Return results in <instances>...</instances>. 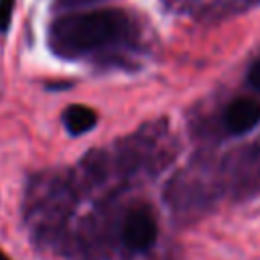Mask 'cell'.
Instances as JSON below:
<instances>
[{
    "label": "cell",
    "instance_id": "obj_1",
    "mask_svg": "<svg viewBox=\"0 0 260 260\" xmlns=\"http://www.w3.org/2000/svg\"><path fill=\"white\" fill-rule=\"evenodd\" d=\"M128 30V18L118 10L69 14L53 22L49 39L59 55H83L118 41Z\"/></svg>",
    "mask_w": 260,
    "mask_h": 260
},
{
    "label": "cell",
    "instance_id": "obj_2",
    "mask_svg": "<svg viewBox=\"0 0 260 260\" xmlns=\"http://www.w3.org/2000/svg\"><path fill=\"white\" fill-rule=\"evenodd\" d=\"M158 236L156 219L146 205H136L126 213L122 225V240L132 252H146Z\"/></svg>",
    "mask_w": 260,
    "mask_h": 260
},
{
    "label": "cell",
    "instance_id": "obj_3",
    "mask_svg": "<svg viewBox=\"0 0 260 260\" xmlns=\"http://www.w3.org/2000/svg\"><path fill=\"white\" fill-rule=\"evenodd\" d=\"M225 130L232 134H246L260 124V102L252 98L234 100L223 114Z\"/></svg>",
    "mask_w": 260,
    "mask_h": 260
},
{
    "label": "cell",
    "instance_id": "obj_4",
    "mask_svg": "<svg viewBox=\"0 0 260 260\" xmlns=\"http://www.w3.org/2000/svg\"><path fill=\"white\" fill-rule=\"evenodd\" d=\"M63 124H65V128H67L69 134L79 136V134L89 132L98 124V114H95V110H91L87 106L73 104V106L65 108V112H63Z\"/></svg>",
    "mask_w": 260,
    "mask_h": 260
},
{
    "label": "cell",
    "instance_id": "obj_5",
    "mask_svg": "<svg viewBox=\"0 0 260 260\" xmlns=\"http://www.w3.org/2000/svg\"><path fill=\"white\" fill-rule=\"evenodd\" d=\"M12 8H14V0H0V32L8 30L10 18H12Z\"/></svg>",
    "mask_w": 260,
    "mask_h": 260
},
{
    "label": "cell",
    "instance_id": "obj_6",
    "mask_svg": "<svg viewBox=\"0 0 260 260\" xmlns=\"http://www.w3.org/2000/svg\"><path fill=\"white\" fill-rule=\"evenodd\" d=\"M246 79H248V85L260 93V59H256V61L250 65Z\"/></svg>",
    "mask_w": 260,
    "mask_h": 260
},
{
    "label": "cell",
    "instance_id": "obj_7",
    "mask_svg": "<svg viewBox=\"0 0 260 260\" xmlns=\"http://www.w3.org/2000/svg\"><path fill=\"white\" fill-rule=\"evenodd\" d=\"M0 260H10V258H8V256H6V254L0 250Z\"/></svg>",
    "mask_w": 260,
    "mask_h": 260
}]
</instances>
